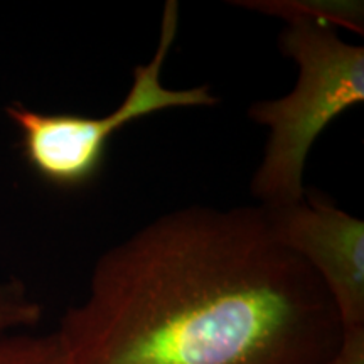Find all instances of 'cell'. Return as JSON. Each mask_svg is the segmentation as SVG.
I'll list each match as a JSON object with an SVG mask.
<instances>
[{
	"label": "cell",
	"mask_w": 364,
	"mask_h": 364,
	"mask_svg": "<svg viewBox=\"0 0 364 364\" xmlns=\"http://www.w3.org/2000/svg\"><path fill=\"white\" fill-rule=\"evenodd\" d=\"M43 309L19 282H0V336L29 329L41 321Z\"/></svg>",
	"instance_id": "obj_7"
},
{
	"label": "cell",
	"mask_w": 364,
	"mask_h": 364,
	"mask_svg": "<svg viewBox=\"0 0 364 364\" xmlns=\"http://www.w3.org/2000/svg\"><path fill=\"white\" fill-rule=\"evenodd\" d=\"M343 332L262 206H198L108 250L56 336L70 364H329Z\"/></svg>",
	"instance_id": "obj_1"
},
{
	"label": "cell",
	"mask_w": 364,
	"mask_h": 364,
	"mask_svg": "<svg viewBox=\"0 0 364 364\" xmlns=\"http://www.w3.org/2000/svg\"><path fill=\"white\" fill-rule=\"evenodd\" d=\"M329 364H364V327L344 329L343 341Z\"/></svg>",
	"instance_id": "obj_8"
},
{
	"label": "cell",
	"mask_w": 364,
	"mask_h": 364,
	"mask_svg": "<svg viewBox=\"0 0 364 364\" xmlns=\"http://www.w3.org/2000/svg\"><path fill=\"white\" fill-rule=\"evenodd\" d=\"M179 27V4L164 7L161 36L147 65L134 70V83L115 110L100 118L78 113H44L21 103L6 108L21 132V152L27 166L49 186L78 191L102 174L112 136L132 122L171 108L211 107L218 98L208 86L172 90L162 83V68Z\"/></svg>",
	"instance_id": "obj_3"
},
{
	"label": "cell",
	"mask_w": 364,
	"mask_h": 364,
	"mask_svg": "<svg viewBox=\"0 0 364 364\" xmlns=\"http://www.w3.org/2000/svg\"><path fill=\"white\" fill-rule=\"evenodd\" d=\"M252 11L282 17L285 22L309 21L327 27H346L363 33L361 2H321V0H265V2H236Z\"/></svg>",
	"instance_id": "obj_5"
},
{
	"label": "cell",
	"mask_w": 364,
	"mask_h": 364,
	"mask_svg": "<svg viewBox=\"0 0 364 364\" xmlns=\"http://www.w3.org/2000/svg\"><path fill=\"white\" fill-rule=\"evenodd\" d=\"M272 236L302 258L326 287L343 329L364 327V223L326 196L262 206Z\"/></svg>",
	"instance_id": "obj_4"
},
{
	"label": "cell",
	"mask_w": 364,
	"mask_h": 364,
	"mask_svg": "<svg viewBox=\"0 0 364 364\" xmlns=\"http://www.w3.org/2000/svg\"><path fill=\"white\" fill-rule=\"evenodd\" d=\"M0 364H70L56 332L0 336Z\"/></svg>",
	"instance_id": "obj_6"
},
{
	"label": "cell",
	"mask_w": 364,
	"mask_h": 364,
	"mask_svg": "<svg viewBox=\"0 0 364 364\" xmlns=\"http://www.w3.org/2000/svg\"><path fill=\"white\" fill-rule=\"evenodd\" d=\"M280 49L299 66L295 88L285 97L257 102L248 115L270 129L252 191L262 206L304 198V169L318 135L346 110L364 102V49L346 43L334 27L290 21Z\"/></svg>",
	"instance_id": "obj_2"
}]
</instances>
